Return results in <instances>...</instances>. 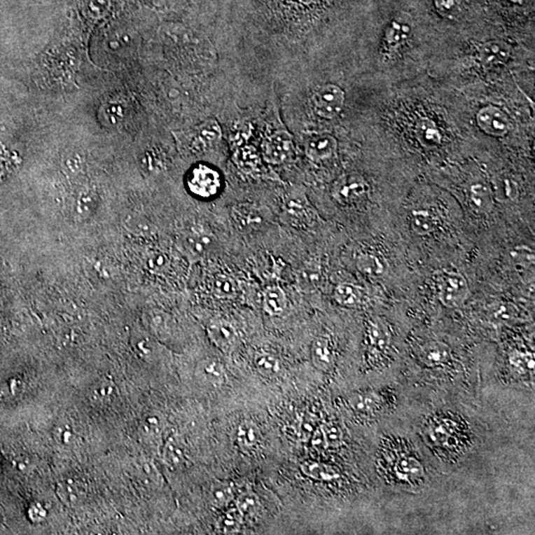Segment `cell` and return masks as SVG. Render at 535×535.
Instances as JSON below:
<instances>
[{
	"mask_svg": "<svg viewBox=\"0 0 535 535\" xmlns=\"http://www.w3.org/2000/svg\"><path fill=\"white\" fill-rule=\"evenodd\" d=\"M436 286L439 300L448 309L462 307L469 297L470 289L467 279L457 272L446 270L437 272Z\"/></svg>",
	"mask_w": 535,
	"mask_h": 535,
	"instance_id": "6da1fadb",
	"label": "cell"
},
{
	"mask_svg": "<svg viewBox=\"0 0 535 535\" xmlns=\"http://www.w3.org/2000/svg\"><path fill=\"white\" fill-rule=\"evenodd\" d=\"M369 192V183L364 176L357 173L339 176L331 188L332 198L344 207L359 204L368 197Z\"/></svg>",
	"mask_w": 535,
	"mask_h": 535,
	"instance_id": "7a4b0ae2",
	"label": "cell"
},
{
	"mask_svg": "<svg viewBox=\"0 0 535 535\" xmlns=\"http://www.w3.org/2000/svg\"><path fill=\"white\" fill-rule=\"evenodd\" d=\"M188 190L197 197L209 200L221 192V176L216 169L207 165H197L188 176Z\"/></svg>",
	"mask_w": 535,
	"mask_h": 535,
	"instance_id": "3957f363",
	"label": "cell"
},
{
	"mask_svg": "<svg viewBox=\"0 0 535 535\" xmlns=\"http://www.w3.org/2000/svg\"><path fill=\"white\" fill-rule=\"evenodd\" d=\"M345 95L340 88L335 85H326L320 88L312 97L314 111L320 117L333 119L343 109Z\"/></svg>",
	"mask_w": 535,
	"mask_h": 535,
	"instance_id": "277c9868",
	"label": "cell"
},
{
	"mask_svg": "<svg viewBox=\"0 0 535 535\" xmlns=\"http://www.w3.org/2000/svg\"><path fill=\"white\" fill-rule=\"evenodd\" d=\"M264 157L269 163L279 165L290 159L293 152V141L286 131H277L265 141Z\"/></svg>",
	"mask_w": 535,
	"mask_h": 535,
	"instance_id": "5b68a950",
	"label": "cell"
},
{
	"mask_svg": "<svg viewBox=\"0 0 535 535\" xmlns=\"http://www.w3.org/2000/svg\"><path fill=\"white\" fill-rule=\"evenodd\" d=\"M477 123L485 133L494 137L506 135L512 126L505 112L496 106H486L478 112Z\"/></svg>",
	"mask_w": 535,
	"mask_h": 535,
	"instance_id": "8992f818",
	"label": "cell"
},
{
	"mask_svg": "<svg viewBox=\"0 0 535 535\" xmlns=\"http://www.w3.org/2000/svg\"><path fill=\"white\" fill-rule=\"evenodd\" d=\"M338 149V140L331 134H314L305 141V151L312 162H324L336 155Z\"/></svg>",
	"mask_w": 535,
	"mask_h": 535,
	"instance_id": "52a82bcc",
	"label": "cell"
},
{
	"mask_svg": "<svg viewBox=\"0 0 535 535\" xmlns=\"http://www.w3.org/2000/svg\"><path fill=\"white\" fill-rule=\"evenodd\" d=\"M207 335L214 345L223 353L232 352L238 341V334L230 322L223 319L212 320L207 326Z\"/></svg>",
	"mask_w": 535,
	"mask_h": 535,
	"instance_id": "ba28073f",
	"label": "cell"
},
{
	"mask_svg": "<svg viewBox=\"0 0 535 535\" xmlns=\"http://www.w3.org/2000/svg\"><path fill=\"white\" fill-rule=\"evenodd\" d=\"M231 216L235 225L242 231L259 230L267 221L263 210L251 204H236L231 210Z\"/></svg>",
	"mask_w": 535,
	"mask_h": 535,
	"instance_id": "9c48e42d",
	"label": "cell"
},
{
	"mask_svg": "<svg viewBox=\"0 0 535 535\" xmlns=\"http://www.w3.org/2000/svg\"><path fill=\"white\" fill-rule=\"evenodd\" d=\"M195 375L202 384L210 388H221L226 383L227 371L223 363L216 358H207L198 363Z\"/></svg>",
	"mask_w": 535,
	"mask_h": 535,
	"instance_id": "30bf717a",
	"label": "cell"
},
{
	"mask_svg": "<svg viewBox=\"0 0 535 535\" xmlns=\"http://www.w3.org/2000/svg\"><path fill=\"white\" fill-rule=\"evenodd\" d=\"M310 358L312 364L319 371L331 372L335 365V352L328 336H319L310 346Z\"/></svg>",
	"mask_w": 535,
	"mask_h": 535,
	"instance_id": "8fae6325",
	"label": "cell"
},
{
	"mask_svg": "<svg viewBox=\"0 0 535 535\" xmlns=\"http://www.w3.org/2000/svg\"><path fill=\"white\" fill-rule=\"evenodd\" d=\"M261 441V432L256 424L244 420L238 425L235 431V443L243 454L256 452Z\"/></svg>",
	"mask_w": 535,
	"mask_h": 535,
	"instance_id": "7c38bea8",
	"label": "cell"
},
{
	"mask_svg": "<svg viewBox=\"0 0 535 535\" xmlns=\"http://www.w3.org/2000/svg\"><path fill=\"white\" fill-rule=\"evenodd\" d=\"M300 469L303 475L317 482H333L340 478V473L335 467L317 461H303Z\"/></svg>",
	"mask_w": 535,
	"mask_h": 535,
	"instance_id": "4fadbf2b",
	"label": "cell"
},
{
	"mask_svg": "<svg viewBox=\"0 0 535 535\" xmlns=\"http://www.w3.org/2000/svg\"><path fill=\"white\" fill-rule=\"evenodd\" d=\"M450 348L440 341H431L425 344L419 352L420 361L429 367L444 365L450 360Z\"/></svg>",
	"mask_w": 535,
	"mask_h": 535,
	"instance_id": "5bb4252c",
	"label": "cell"
},
{
	"mask_svg": "<svg viewBox=\"0 0 535 535\" xmlns=\"http://www.w3.org/2000/svg\"><path fill=\"white\" fill-rule=\"evenodd\" d=\"M470 207L477 214H489L494 207V195L489 186L484 183H475L468 193Z\"/></svg>",
	"mask_w": 535,
	"mask_h": 535,
	"instance_id": "9a60e30c",
	"label": "cell"
},
{
	"mask_svg": "<svg viewBox=\"0 0 535 535\" xmlns=\"http://www.w3.org/2000/svg\"><path fill=\"white\" fill-rule=\"evenodd\" d=\"M333 297L335 302L341 307L355 309L362 305L364 300V290L354 284H339L334 289Z\"/></svg>",
	"mask_w": 535,
	"mask_h": 535,
	"instance_id": "2e32d148",
	"label": "cell"
},
{
	"mask_svg": "<svg viewBox=\"0 0 535 535\" xmlns=\"http://www.w3.org/2000/svg\"><path fill=\"white\" fill-rule=\"evenodd\" d=\"M410 225L412 230L419 236H426L433 233L438 228L439 221L429 210H412L410 216Z\"/></svg>",
	"mask_w": 535,
	"mask_h": 535,
	"instance_id": "e0dca14e",
	"label": "cell"
},
{
	"mask_svg": "<svg viewBox=\"0 0 535 535\" xmlns=\"http://www.w3.org/2000/svg\"><path fill=\"white\" fill-rule=\"evenodd\" d=\"M288 305V298L285 291L278 286L267 288L263 295V307L265 312L271 317H279L285 312Z\"/></svg>",
	"mask_w": 535,
	"mask_h": 535,
	"instance_id": "ac0fdd59",
	"label": "cell"
},
{
	"mask_svg": "<svg viewBox=\"0 0 535 535\" xmlns=\"http://www.w3.org/2000/svg\"><path fill=\"white\" fill-rule=\"evenodd\" d=\"M254 366L257 372L267 379L279 378L284 371L281 360L269 352L258 353L254 358Z\"/></svg>",
	"mask_w": 535,
	"mask_h": 535,
	"instance_id": "d6986e66",
	"label": "cell"
},
{
	"mask_svg": "<svg viewBox=\"0 0 535 535\" xmlns=\"http://www.w3.org/2000/svg\"><path fill=\"white\" fill-rule=\"evenodd\" d=\"M368 338L374 349H387L391 342V332L388 324L381 319H372L368 326Z\"/></svg>",
	"mask_w": 535,
	"mask_h": 535,
	"instance_id": "ffe728a7",
	"label": "cell"
},
{
	"mask_svg": "<svg viewBox=\"0 0 535 535\" xmlns=\"http://www.w3.org/2000/svg\"><path fill=\"white\" fill-rule=\"evenodd\" d=\"M233 486L228 482L216 481L210 486V503L216 508H228L235 501Z\"/></svg>",
	"mask_w": 535,
	"mask_h": 535,
	"instance_id": "44dd1931",
	"label": "cell"
},
{
	"mask_svg": "<svg viewBox=\"0 0 535 535\" xmlns=\"http://www.w3.org/2000/svg\"><path fill=\"white\" fill-rule=\"evenodd\" d=\"M395 470L398 478L408 481L419 479L424 474V465L412 456L403 455L398 458Z\"/></svg>",
	"mask_w": 535,
	"mask_h": 535,
	"instance_id": "7402d4cb",
	"label": "cell"
},
{
	"mask_svg": "<svg viewBox=\"0 0 535 535\" xmlns=\"http://www.w3.org/2000/svg\"><path fill=\"white\" fill-rule=\"evenodd\" d=\"M379 396L374 393H354L348 398V405L354 412L372 415L379 408Z\"/></svg>",
	"mask_w": 535,
	"mask_h": 535,
	"instance_id": "603a6c76",
	"label": "cell"
},
{
	"mask_svg": "<svg viewBox=\"0 0 535 535\" xmlns=\"http://www.w3.org/2000/svg\"><path fill=\"white\" fill-rule=\"evenodd\" d=\"M491 190L494 200L499 202H512L518 197L517 183L508 176H499L494 179Z\"/></svg>",
	"mask_w": 535,
	"mask_h": 535,
	"instance_id": "cb8c5ba5",
	"label": "cell"
},
{
	"mask_svg": "<svg viewBox=\"0 0 535 535\" xmlns=\"http://www.w3.org/2000/svg\"><path fill=\"white\" fill-rule=\"evenodd\" d=\"M224 510H225L221 513V517L218 518V522H217L218 529L221 530L222 534H236L242 527L244 515L240 513V510L236 506H234V508H229L228 506V508H224Z\"/></svg>",
	"mask_w": 535,
	"mask_h": 535,
	"instance_id": "d4e9b609",
	"label": "cell"
},
{
	"mask_svg": "<svg viewBox=\"0 0 535 535\" xmlns=\"http://www.w3.org/2000/svg\"><path fill=\"white\" fill-rule=\"evenodd\" d=\"M186 246L193 257L204 256L211 248L212 235L204 230L195 231L186 237Z\"/></svg>",
	"mask_w": 535,
	"mask_h": 535,
	"instance_id": "484cf974",
	"label": "cell"
},
{
	"mask_svg": "<svg viewBox=\"0 0 535 535\" xmlns=\"http://www.w3.org/2000/svg\"><path fill=\"white\" fill-rule=\"evenodd\" d=\"M321 277L320 267L314 263H309L298 273V283L303 291H314L320 286Z\"/></svg>",
	"mask_w": 535,
	"mask_h": 535,
	"instance_id": "4316f807",
	"label": "cell"
},
{
	"mask_svg": "<svg viewBox=\"0 0 535 535\" xmlns=\"http://www.w3.org/2000/svg\"><path fill=\"white\" fill-rule=\"evenodd\" d=\"M358 271L364 276L375 278L383 274L384 265L381 259L373 253H362L356 260Z\"/></svg>",
	"mask_w": 535,
	"mask_h": 535,
	"instance_id": "83f0119b",
	"label": "cell"
},
{
	"mask_svg": "<svg viewBox=\"0 0 535 535\" xmlns=\"http://www.w3.org/2000/svg\"><path fill=\"white\" fill-rule=\"evenodd\" d=\"M85 494L87 489L83 484L76 481H67L59 488V496L69 506L78 505L85 499Z\"/></svg>",
	"mask_w": 535,
	"mask_h": 535,
	"instance_id": "f1b7e54d",
	"label": "cell"
},
{
	"mask_svg": "<svg viewBox=\"0 0 535 535\" xmlns=\"http://www.w3.org/2000/svg\"><path fill=\"white\" fill-rule=\"evenodd\" d=\"M183 444L176 437H171L164 448V459L171 467H179L186 459Z\"/></svg>",
	"mask_w": 535,
	"mask_h": 535,
	"instance_id": "f546056e",
	"label": "cell"
},
{
	"mask_svg": "<svg viewBox=\"0 0 535 535\" xmlns=\"http://www.w3.org/2000/svg\"><path fill=\"white\" fill-rule=\"evenodd\" d=\"M417 134L420 142L427 147H434L440 143V133L436 124L429 119L419 121L417 126Z\"/></svg>",
	"mask_w": 535,
	"mask_h": 535,
	"instance_id": "4dcf8cb0",
	"label": "cell"
},
{
	"mask_svg": "<svg viewBox=\"0 0 535 535\" xmlns=\"http://www.w3.org/2000/svg\"><path fill=\"white\" fill-rule=\"evenodd\" d=\"M480 54L485 63L499 64L508 58V49L503 43L489 42L484 45Z\"/></svg>",
	"mask_w": 535,
	"mask_h": 535,
	"instance_id": "1f68e13d",
	"label": "cell"
},
{
	"mask_svg": "<svg viewBox=\"0 0 535 535\" xmlns=\"http://www.w3.org/2000/svg\"><path fill=\"white\" fill-rule=\"evenodd\" d=\"M235 506L244 517L254 515L260 508L259 498L254 492H241L236 496Z\"/></svg>",
	"mask_w": 535,
	"mask_h": 535,
	"instance_id": "d6a6232c",
	"label": "cell"
},
{
	"mask_svg": "<svg viewBox=\"0 0 535 535\" xmlns=\"http://www.w3.org/2000/svg\"><path fill=\"white\" fill-rule=\"evenodd\" d=\"M212 291L217 298L228 300V298H235L237 295V286L230 277L221 275L214 279Z\"/></svg>",
	"mask_w": 535,
	"mask_h": 535,
	"instance_id": "836d02e7",
	"label": "cell"
},
{
	"mask_svg": "<svg viewBox=\"0 0 535 535\" xmlns=\"http://www.w3.org/2000/svg\"><path fill=\"white\" fill-rule=\"evenodd\" d=\"M508 361L513 369L520 374L534 371V355L532 353L515 350L508 356Z\"/></svg>",
	"mask_w": 535,
	"mask_h": 535,
	"instance_id": "e575fe53",
	"label": "cell"
},
{
	"mask_svg": "<svg viewBox=\"0 0 535 535\" xmlns=\"http://www.w3.org/2000/svg\"><path fill=\"white\" fill-rule=\"evenodd\" d=\"M410 33V25L400 21H393L387 29V41L391 46H398L407 41Z\"/></svg>",
	"mask_w": 535,
	"mask_h": 535,
	"instance_id": "d590c367",
	"label": "cell"
},
{
	"mask_svg": "<svg viewBox=\"0 0 535 535\" xmlns=\"http://www.w3.org/2000/svg\"><path fill=\"white\" fill-rule=\"evenodd\" d=\"M513 261L524 269H534V251L525 245L517 246L510 252Z\"/></svg>",
	"mask_w": 535,
	"mask_h": 535,
	"instance_id": "8d00e7d4",
	"label": "cell"
},
{
	"mask_svg": "<svg viewBox=\"0 0 535 535\" xmlns=\"http://www.w3.org/2000/svg\"><path fill=\"white\" fill-rule=\"evenodd\" d=\"M327 448L340 447L343 443V432L338 425L334 424H324L320 425Z\"/></svg>",
	"mask_w": 535,
	"mask_h": 535,
	"instance_id": "74e56055",
	"label": "cell"
},
{
	"mask_svg": "<svg viewBox=\"0 0 535 535\" xmlns=\"http://www.w3.org/2000/svg\"><path fill=\"white\" fill-rule=\"evenodd\" d=\"M436 7L445 18L454 19L460 14L459 0H436Z\"/></svg>",
	"mask_w": 535,
	"mask_h": 535,
	"instance_id": "f35d334b",
	"label": "cell"
},
{
	"mask_svg": "<svg viewBox=\"0 0 535 535\" xmlns=\"http://www.w3.org/2000/svg\"><path fill=\"white\" fill-rule=\"evenodd\" d=\"M102 116L107 125H117L119 121L123 120L124 109L119 104H109L102 109Z\"/></svg>",
	"mask_w": 535,
	"mask_h": 535,
	"instance_id": "ab89813d",
	"label": "cell"
},
{
	"mask_svg": "<svg viewBox=\"0 0 535 535\" xmlns=\"http://www.w3.org/2000/svg\"><path fill=\"white\" fill-rule=\"evenodd\" d=\"M454 431L452 424L445 422V424H437L433 427L431 431V437L437 443L448 444L451 436H453Z\"/></svg>",
	"mask_w": 535,
	"mask_h": 535,
	"instance_id": "60d3db41",
	"label": "cell"
},
{
	"mask_svg": "<svg viewBox=\"0 0 535 535\" xmlns=\"http://www.w3.org/2000/svg\"><path fill=\"white\" fill-rule=\"evenodd\" d=\"M515 307L510 303L501 305L494 312V317L498 319L508 320L515 317Z\"/></svg>",
	"mask_w": 535,
	"mask_h": 535,
	"instance_id": "b9f144b4",
	"label": "cell"
},
{
	"mask_svg": "<svg viewBox=\"0 0 535 535\" xmlns=\"http://www.w3.org/2000/svg\"><path fill=\"white\" fill-rule=\"evenodd\" d=\"M310 441H312V445L315 449H317V450L327 448L326 439H324V433H322L320 426L317 427L314 431L312 432V436H310Z\"/></svg>",
	"mask_w": 535,
	"mask_h": 535,
	"instance_id": "7bdbcfd3",
	"label": "cell"
},
{
	"mask_svg": "<svg viewBox=\"0 0 535 535\" xmlns=\"http://www.w3.org/2000/svg\"><path fill=\"white\" fill-rule=\"evenodd\" d=\"M305 1H314V0H305Z\"/></svg>",
	"mask_w": 535,
	"mask_h": 535,
	"instance_id": "ee69618b",
	"label": "cell"
}]
</instances>
